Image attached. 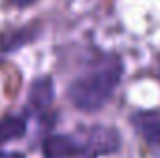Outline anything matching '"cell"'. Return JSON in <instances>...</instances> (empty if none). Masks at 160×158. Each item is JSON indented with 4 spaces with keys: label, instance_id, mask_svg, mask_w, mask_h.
<instances>
[{
    "label": "cell",
    "instance_id": "obj_3",
    "mask_svg": "<svg viewBox=\"0 0 160 158\" xmlns=\"http://www.w3.org/2000/svg\"><path fill=\"white\" fill-rule=\"evenodd\" d=\"M45 153L47 158H71L84 155V149L77 138L56 134L45 141Z\"/></svg>",
    "mask_w": 160,
    "mask_h": 158
},
{
    "label": "cell",
    "instance_id": "obj_9",
    "mask_svg": "<svg viewBox=\"0 0 160 158\" xmlns=\"http://www.w3.org/2000/svg\"><path fill=\"white\" fill-rule=\"evenodd\" d=\"M158 75H160V65H158Z\"/></svg>",
    "mask_w": 160,
    "mask_h": 158
},
{
    "label": "cell",
    "instance_id": "obj_2",
    "mask_svg": "<svg viewBox=\"0 0 160 158\" xmlns=\"http://www.w3.org/2000/svg\"><path fill=\"white\" fill-rule=\"evenodd\" d=\"M80 143H82L84 155L104 156L119 149V134L116 128H110V126H95L88 132L86 140Z\"/></svg>",
    "mask_w": 160,
    "mask_h": 158
},
{
    "label": "cell",
    "instance_id": "obj_1",
    "mask_svg": "<svg viewBox=\"0 0 160 158\" xmlns=\"http://www.w3.org/2000/svg\"><path fill=\"white\" fill-rule=\"evenodd\" d=\"M123 75V63L118 58H108L88 73L80 75L69 86V99L82 112L101 110L114 95Z\"/></svg>",
    "mask_w": 160,
    "mask_h": 158
},
{
    "label": "cell",
    "instance_id": "obj_6",
    "mask_svg": "<svg viewBox=\"0 0 160 158\" xmlns=\"http://www.w3.org/2000/svg\"><path fill=\"white\" fill-rule=\"evenodd\" d=\"M52 80L50 78H41L38 82H34L32 86V101L39 106L45 108L52 102Z\"/></svg>",
    "mask_w": 160,
    "mask_h": 158
},
{
    "label": "cell",
    "instance_id": "obj_5",
    "mask_svg": "<svg viewBox=\"0 0 160 158\" xmlns=\"http://www.w3.org/2000/svg\"><path fill=\"white\" fill-rule=\"evenodd\" d=\"M26 132V121L21 116H8L0 121V143L22 138Z\"/></svg>",
    "mask_w": 160,
    "mask_h": 158
},
{
    "label": "cell",
    "instance_id": "obj_8",
    "mask_svg": "<svg viewBox=\"0 0 160 158\" xmlns=\"http://www.w3.org/2000/svg\"><path fill=\"white\" fill-rule=\"evenodd\" d=\"M0 158H24L19 153H0Z\"/></svg>",
    "mask_w": 160,
    "mask_h": 158
},
{
    "label": "cell",
    "instance_id": "obj_4",
    "mask_svg": "<svg viewBox=\"0 0 160 158\" xmlns=\"http://www.w3.org/2000/svg\"><path fill=\"white\" fill-rule=\"evenodd\" d=\"M134 123H136V128L142 134V138L147 141V145L160 156V117L142 116Z\"/></svg>",
    "mask_w": 160,
    "mask_h": 158
},
{
    "label": "cell",
    "instance_id": "obj_7",
    "mask_svg": "<svg viewBox=\"0 0 160 158\" xmlns=\"http://www.w3.org/2000/svg\"><path fill=\"white\" fill-rule=\"evenodd\" d=\"M9 4H15V6H28V4H32L34 0H8Z\"/></svg>",
    "mask_w": 160,
    "mask_h": 158
}]
</instances>
